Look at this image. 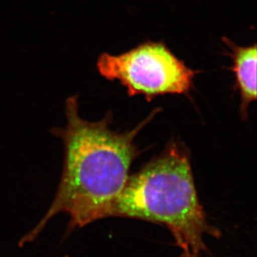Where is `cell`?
Masks as SVG:
<instances>
[{
    "label": "cell",
    "mask_w": 257,
    "mask_h": 257,
    "mask_svg": "<svg viewBox=\"0 0 257 257\" xmlns=\"http://www.w3.org/2000/svg\"><path fill=\"white\" fill-rule=\"evenodd\" d=\"M78 108V96L68 97L66 126L51 130L63 142L60 182L46 214L21 238L20 246L36 240L58 214L68 215V233L108 218L128 180L132 164L141 153L136 138L159 112L156 108L134 128L118 132L111 128L112 112L100 121H89L81 117Z\"/></svg>",
    "instance_id": "6da1fadb"
},
{
    "label": "cell",
    "mask_w": 257,
    "mask_h": 257,
    "mask_svg": "<svg viewBox=\"0 0 257 257\" xmlns=\"http://www.w3.org/2000/svg\"><path fill=\"white\" fill-rule=\"evenodd\" d=\"M184 143L172 139L160 155L129 176L110 210L109 217L138 219L160 224L172 233L182 250L208 252L205 235L221 237L209 223L200 202Z\"/></svg>",
    "instance_id": "7a4b0ae2"
},
{
    "label": "cell",
    "mask_w": 257,
    "mask_h": 257,
    "mask_svg": "<svg viewBox=\"0 0 257 257\" xmlns=\"http://www.w3.org/2000/svg\"><path fill=\"white\" fill-rule=\"evenodd\" d=\"M97 68L107 80L123 86L130 97L142 95L148 101L167 94L189 96L197 74L163 42H145L117 55L103 53Z\"/></svg>",
    "instance_id": "3957f363"
},
{
    "label": "cell",
    "mask_w": 257,
    "mask_h": 257,
    "mask_svg": "<svg viewBox=\"0 0 257 257\" xmlns=\"http://www.w3.org/2000/svg\"><path fill=\"white\" fill-rule=\"evenodd\" d=\"M232 60L230 70L235 75V87L240 93V112L246 120L250 105L256 100V45L240 46L227 38L222 39Z\"/></svg>",
    "instance_id": "277c9868"
},
{
    "label": "cell",
    "mask_w": 257,
    "mask_h": 257,
    "mask_svg": "<svg viewBox=\"0 0 257 257\" xmlns=\"http://www.w3.org/2000/svg\"><path fill=\"white\" fill-rule=\"evenodd\" d=\"M199 255L191 252L189 250H182V255L180 257H199Z\"/></svg>",
    "instance_id": "5b68a950"
},
{
    "label": "cell",
    "mask_w": 257,
    "mask_h": 257,
    "mask_svg": "<svg viewBox=\"0 0 257 257\" xmlns=\"http://www.w3.org/2000/svg\"><path fill=\"white\" fill-rule=\"evenodd\" d=\"M63 257H68V256H63Z\"/></svg>",
    "instance_id": "8992f818"
}]
</instances>
